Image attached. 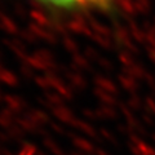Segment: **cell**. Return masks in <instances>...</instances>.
<instances>
[{"label":"cell","instance_id":"cell-1","mask_svg":"<svg viewBox=\"0 0 155 155\" xmlns=\"http://www.w3.org/2000/svg\"><path fill=\"white\" fill-rule=\"evenodd\" d=\"M41 3L49 4L57 8H76V7H87V5H100L109 0H39Z\"/></svg>","mask_w":155,"mask_h":155}]
</instances>
